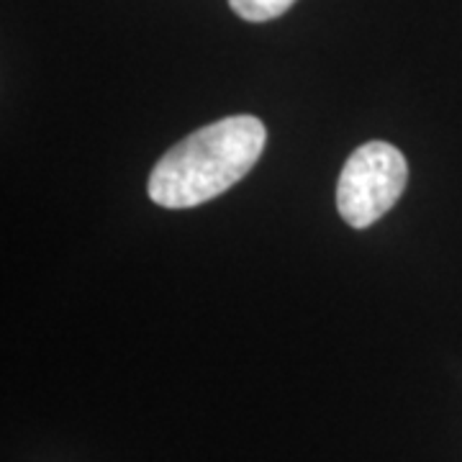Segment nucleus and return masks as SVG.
I'll return each instance as SVG.
<instances>
[{
  "instance_id": "obj_3",
  "label": "nucleus",
  "mask_w": 462,
  "mask_h": 462,
  "mask_svg": "<svg viewBox=\"0 0 462 462\" xmlns=\"http://www.w3.org/2000/svg\"><path fill=\"white\" fill-rule=\"evenodd\" d=\"M293 3L296 0H229L231 11L252 23H264V21L282 16Z\"/></svg>"
},
{
  "instance_id": "obj_1",
  "label": "nucleus",
  "mask_w": 462,
  "mask_h": 462,
  "mask_svg": "<svg viewBox=\"0 0 462 462\" xmlns=\"http://www.w3.org/2000/svg\"><path fill=\"white\" fill-rule=\"evenodd\" d=\"M267 129L254 116H229L185 136L154 165L149 199L162 208H193L226 193L257 165Z\"/></svg>"
},
{
  "instance_id": "obj_2",
  "label": "nucleus",
  "mask_w": 462,
  "mask_h": 462,
  "mask_svg": "<svg viewBox=\"0 0 462 462\" xmlns=\"http://www.w3.org/2000/svg\"><path fill=\"white\" fill-rule=\"evenodd\" d=\"M406 157L388 142L357 147L337 182V208L352 229H367L385 216L406 190Z\"/></svg>"
}]
</instances>
